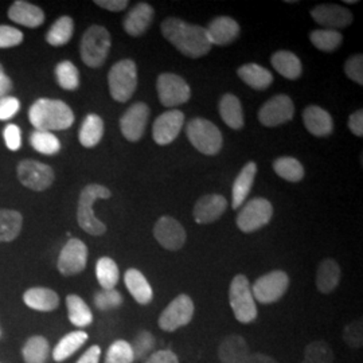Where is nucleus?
<instances>
[{"mask_svg":"<svg viewBox=\"0 0 363 363\" xmlns=\"http://www.w3.org/2000/svg\"><path fill=\"white\" fill-rule=\"evenodd\" d=\"M163 37L189 58H199L211 50L206 28L191 25L179 18H167L162 26Z\"/></svg>","mask_w":363,"mask_h":363,"instance_id":"obj_1","label":"nucleus"},{"mask_svg":"<svg viewBox=\"0 0 363 363\" xmlns=\"http://www.w3.org/2000/svg\"><path fill=\"white\" fill-rule=\"evenodd\" d=\"M28 120L35 130L52 132L65 130L74 123V113L70 106L52 99H39L28 111Z\"/></svg>","mask_w":363,"mask_h":363,"instance_id":"obj_2","label":"nucleus"},{"mask_svg":"<svg viewBox=\"0 0 363 363\" xmlns=\"http://www.w3.org/2000/svg\"><path fill=\"white\" fill-rule=\"evenodd\" d=\"M112 193L109 189L101 184H88L79 195L77 208L78 225L82 230L91 235H103L106 232V226L94 216L93 205L99 199H109Z\"/></svg>","mask_w":363,"mask_h":363,"instance_id":"obj_3","label":"nucleus"},{"mask_svg":"<svg viewBox=\"0 0 363 363\" xmlns=\"http://www.w3.org/2000/svg\"><path fill=\"white\" fill-rule=\"evenodd\" d=\"M112 39L109 31L103 26L93 25L89 27L81 39V58L89 67H100L105 64L111 50Z\"/></svg>","mask_w":363,"mask_h":363,"instance_id":"obj_4","label":"nucleus"},{"mask_svg":"<svg viewBox=\"0 0 363 363\" xmlns=\"http://www.w3.org/2000/svg\"><path fill=\"white\" fill-rule=\"evenodd\" d=\"M186 133L195 150L203 155H217L222 148L223 139L220 130L206 118L198 117L190 120L186 127Z\"/></svg>","mask_w":363,"mask_h":363,"instance_id":"obj_5","label":"nucleus"},{"mask_svg":"<svg viewBox=\"0 0 363 363\" xmlns=\"http://www.w3.org/2000/svg\"><path fill=\"white\" fill-rule=\"evenodd\" d=\"M229 300L235 319L240 323H252L257 318V306L252 294V286L245 274L234 276L229 289Z\"/></svg>","mask_w":363,"mask_h":363,"instance_id":"obj_6","label":"nucleus"},{"mask_svg":"<svg viewBox=\"0 0 363 363\" xmlns=\"http://www.w3.org/2000/svg\"><path fill=\"white\" fill-rule=\"evenodd\" d=\"M109 91L117 103H127L138 88V67L132 60H121L108 74Z\"/></svg>","mask_w":363,"mask_h":363,"instance_id":"obj_7","label":"nucleus"},{"mask_svg":"<svg viewBox=\"0 0 363 363\" xmlns=\"http://www.w3.org/2000/svg\"><path fill=\"white\" fill-rule=\"evenodd\" d=\"M272 203L265 198L250 199L237 216V226L244 233H253L272 220Z\"/></svg>","mask_w":363,"mask_h":363,"instance_id":"obj_8","label":"nucleus"},{"mask_svg":"<svg viewBox=\"0 0 363 363\" xmlns=\"http://www.w3.org/2000/svg\"><path fill=\"white\" fill-rule=\"evenodd\" d=\"M156 89L160 104L167 108L186 104L191 97L189 84L181 76L174 73L160 74L156 82Z\"/></svg>","mask_w":363,"mask_h":363,"instance_id":"obj_9","label":"nucleus"},{"mask_svg":"<svg viewBox=\"0 0 363 363\" xmlns=\"http://www.w3.org/2000/svg\"><path fill=\"white\" fill-rule=\"evenodd\" d=\"M289 286V277L283 271H273L261 276L252 286L255 300L262 304H272L286 295Z\"/></svg>","mask_w":363,"mask_h":363,"instance_id":"obj_10","label":"nucleus"},{"mask_svg":"<svg viewBox=\"0 0 363 363\" xmlns=\"http://www.w3.org/2000/svg\"><path fill=\"white\" fill-rule=\"evenodd\" d=\"M194 301L189 295H179L174 298L159 316V327L167 333L177 331L187 325L194 316Z\"/></svg>","mask_w":363,"mask_h":363,"instance_id":"obj_11","label":"nucleus"},{"mask_svg":"<svg viewBox=\"0 0 363 363\" xmlns=\"http://www.w3.org/2000/svg\"><path fill=\"white\" fill-rule=\"evenodd\" d=\"M18 179L30 190L43 191L52 186L54 171L48 164L27 159L18 164Z\"/></svg>","mask_w":363,"mask_h":363,"instance_id":"obj_12","label":"nucleus"},{"mask_svg":"<svg viewBox=\"0 0 363 363\" xmlns=\"http://www.w3.org/2000/svg\"><path fill=\"white\" fill-rule=\"evenodd\" d=\"M295 115V105L289 96L279 94L269 99L259 108V123L265 127H279L286 124Z\"/></svg>","mask_w":363,"mask_h":363,"instance_id":"obj_13","label":"nucleus"},{"mask_svg":"<svg viewBox=\"0 0 363 363\" xmlns=\"http://www.w3.org/2000/svg\"><path fill=\"white\" fill-rule=\"evenodd\" d=\"M88 262V247L78 240L72 238L62 247L57 261L58 271L64 276H73L82 272Z\"/></svg>","mask_w":363,"mask_h":363,"instance_id":"obj_14","label":"nucleus"},{"mask_svg":"<svg viewBox=\"0 0 363 363\" xmlns=\"http://www.w3.org/2000/svg\"><path fill=\"white\" fill-rule=\"evenodd\" d=\"M150 118V108L144 103H135L125 111L120 118V130L124 138L130 142L142 139Z\"/></svg>","mask_w":363,"mask_h":363,"instance_id":"obj_15","label":"nucleus"},{"mask_svg":"<svg viewBox=\"0 0 363 363\" xmlns=\"http://www.w3.org/2000/svg\"><path fill=\"white\" fill-rule=\"evenodd\" d=\"M184 124V115L178 109L167 111L157 117L152 127V138L159 145H169L181 133Z\"/></svg>","mask_w":363,"mask_h":363,"instance_id":"obj_16","label":"nucleus"},{"mask_svg":"<svg viewBox=\"0 0 363 363\" xmlns=\"http://www.w3.org/2000/svg\"><path fill=\"white\" fill-rule=\"evenodd\" d=\"M156 241L167 250H179L186 244L187 234L181 223L172 217H160L154 228Z\"/></svg>","mask_w":363,"mask_h":363,"instance_id":"obj_17","label":"nucleus"},{"mask_svg":"<svg viewBox=\"0 0 363 363\" xmlns=\"http://www.w3.org/2000/svg\"><path fill=\"white\" fill-rule=\"evenodd\" d=\"M312 19L325 26V30H335L343 28L351 25L352 13L346 7L337 4H320L315 7L311 11Z\"/></svg>","mask_w":363,"mask_h":363,"instance_id":"obj_18","label":"nucleus"},{"mask_svg":"<svg viewBox=\"0 0 363 363\" xmlns=\"http://www.w3.org/2000/svg\"><path fill=\"white\" fill-rule=\"evenodd\" d=\"M228 208V201L223 195L208 194L201 196L195 203L194 220L196 223L208 225L220 218Z\"/></svg>","mask_w":363,"mask_h":363,"instance_id":"obj_19","label":"nucleus"},{"mask_svg":"<svg viewBox=\"0 0 363 363\" xmlns=\"http://www.w3.org/2000/svg\"><path fill=\"white\" fill-rule=\"evenodd\" d=\"M206 33L211 46H225L238 38L240 25L230 16H217L210 22Z\"/></svg>","mask_w":363,"mask_h":363,"instance_id":"obj_20","label":"nucleus"},{"mask_svg":"<svg viewBox=\"0 0 363 363\" xmlns=\"http://www.w3.org/2000/svg\"><path fill=\"white\" fill-rule=\"evenodd\" d=\"M154 9L148 3H138L124 19V30L130 37H140L154 21Z\"/></svg>","mask_w":363,"mask_h":363,"instance_id":"obj_21","label":"nucleus"},{"mask_svg":"<svg viewBox=\"0 0 363 363\" xmlns=\"http://www.w3.org/2000/svg\"><path fill=\"white\" fill-rule=\"evenodd\" d=\"M303 121L307 130L318 138H325L334 130V121L331 115L316 105H310L304 109Z\"/></svg>","mask_w":363,"mask_h":363,"instance_id":"obj_22","label":"nucleus"},{"mask_svg":"<svg viewBox=\"0 0 363 363\" xmlns=\"http://www.w3.org/2000/svg\"><path fill=\"white\" fill-rule=\"evenodd\" d=\"M9 18L15 23L28 28H37L45 22V13L38 6L25 0L13 1L9 10Z\"/></svg>","mask_w":363,"mask_h":363,"instance_id":"obj_23","label":"nucleus"},{"mask_svg":"<svg viewBox=\"0 0 363 363\" xmlns=\"http://www.w3.org/2000/svg\"><path fill=\"white\" fill-rule=\"evenodd\" d=\"M249 354L247 340L240 335L225 337L218 347L220 363H245Z\"/></svg>","mask_w":363,"mask_h":363,"instance_id":"obj_24","label":"nucleus"},{"mask_svg":"<svg viewBox=\"0 0 363 363\" xmlns=\"http://www.w3.org/2000/svg\"><path fill=\"white\" fill-rule=\"evenodd\" d=\"M23 300L26 303L27 307L31 310L40 312L54 311L60 306V296L57 292L49 288H30L25 292Z\"/></svg>","mask_w":363,"mask_h":363,"instance_id":"obj_25","label":"nucleus"},{"mask_svg":"<svg viewBox=\"0 0 363 363\" xmlns=\"http://www.w3.org/2000/svg\"><path fill=\"white\" fill-rule=\"evenodd\" d=\"M257 174V164L255 162H249L241 172L237 175L235 181L233 183V199H232V208H240V206L244 205L247 195L252 190L253 182Z\"/></svg>","mask_w":363,"mask_h":363,"instance_id":"obj_26","label":"nucleus"},{"mask_svg":"<svg viewBox=\"0 0 363 363\" xmlns=\"http://www.w3.org/2000/svg\"><path fill=\"white\" fill-rule=\"evenodd\" d=\"M124 281L127 289L130 291L132 298H135L139 304H150L154 298V291L150 286L148 280L145 279L143 273L138 269H128L124 276Z\"/></svg>","mask_w":363,"mask_h":363,"instance_id":"obj_27","label":"nucleus"},{"mask_svg":"<svg viewBox=\"0 0 363 363\" xmlns=\"http://www.w3.org/2000/svg\"><path fill=\"white\" fill-rule=\"evenodd\" d=\"M237 74L255 91H265L272 85V73L267 67L257 64H247L238 67Z\"/></svg>","mask_w":363,"mask_h":363,"instance_id":"obj_28","label":"nucleus"},{"mask_svg":"<svg viewBox=\"0 0 363 363\" xmlns=\"http://www.w3.org/2000/svg\"><path fill=\"white\" fill-rule=\"evenodd\" d=\"M220 115L226 125L232 130H241L244 127L242 105L234 94H225L220 101Z\"/></svg>","mask_w":363,"mask_h":363,"instance_id":"obj_29","label":"nucleus"},{"mask_svg":"<svg viewBox=\"0 0 363 363\" xmlns=\"http://www.w3.org/2000/svg\"><path fill=\"white\" fill-rule=\"evenodd\" d=\"M104 135V121L103 118L94 113H91L85 117L81 130L78 133L79 143L85 148H93L101 142Z\"/></svg>","mask_w":363,"mask_h":363,"instance_id":"obj_30","label":"nucleus"},{"mask_svg":"<svg viewBox=\"0 0 363 363\" xmlns=\"http://www.w3.org/2000/svg\"><path fill=\"white\" fill-rule=\"evenodd\" d=\"M274 70L286 79H298L301 76L303 66L298 55L294 52L280 50L272 55Z\"/></svg>","mask_w":363,"mask_h":363,"instance_id":"obj_31","label":"nucleus"},{"mask_svg":"<svg viewBox=\"0 0 363 363\" xmlns=\"http://www.w3.org/2000/svg\"><path fill=\"white\" fill-rule=\"evenodd\" d=\"M340 280V268L337 261L328 259L320 262L316 273V286L322 294H331Z\"/></svg>","mask_w":363,"mask_h":363,"instance_id":"obj_32","label":"nucleus"},{"mask_svg":"<svg viewBox=\"0 0 363 363\" xmlns=\"http://www.w3.org/2000/svg\"><path fill=\"white\" fill-rule=\"evenodd\" d=\"M88 334L85 331H73L62 337L58 345L54 347L52 358L55 362H64L67 358H70L78 349L84 346V343L88 340Z\"/></svg>","mask_w":363,"mask_h":363,"instance_id":"obj_33","label":"nucleus"},{"mask_svg":"<svg viewBox=\"0 0 363 363\" xmlns=\"http://www.w3.org/2000/svg\"><path fill=\"white\" fill-rule=\"evenodd\" d=\"M22 223L23 218L21 213L10 208L0 210V242L15 240L22 230Z\"/></svg>","mask_w":363,"mask_h":363,"instance_id":"obj_34","label":"nucleus"},{"mask_svg":"<svg viewBox=\"0 0 363 363\" xmlns=\"http://www.w3.org/2000/svg\"><path fill=\"white\" fill-rule=\"evenodd\" d=\"M66 307H67V315L72 325L79 328L91 325L93 313L91 308L78 295H69L66 298Z\"/></svg>","mask_w":363,"mask_h":363,"instance_id":"obj_35","label":"nucleus"},{"mask_svg":"<svg viewBox=\"0 0 363 363\" xmlns=\"http://www.w3.org/2000/svg\"><path fill=\"white\" fill-rule=\"evenodd\" d=\"M73 31H74V22L70 16H61L60 19H57L50 30L46 34V40L49 45L52 46H64L66 45L72 37H73Z\"/></svg>","mask_w":363,"mask_h":363,"instance_id":"obj_36","label":"nucleus"},{"mask_svg":"<svg viewBox=\"0 0 363 363\" xmlns=\"http://www.w3.org/2000/svg\"><path fill=\"white\" fill-rule=\"evenodd\" d=\"M274 172L288 182H300L304 178V167L298 159L291 156H281L273 162Z\"/></svg>","mask_w":363,"mask_h":363,"instance_id":"obj_37","label":"nucleus"},{"mask_svg":"<svg viewBox=\"0 0 363 363\" xmlns=\"http://www.w3.org/2000/svg\"><path fill=\"white\" fill-rule=\"evenodd\" d=\"M49 352V342L43 337H30L22 349V355L26 363H46Z\"/></svg>","mask_w":363,"mask_h":363,"instance_id":"obj_38","label":"nucleus"},{"mask_svg":"<svg viewBox=\"0 0 363 363\" xmlns=\"http://www.w3.org/2000/svg\"><path fill=\"white\" fill-rule=\"evenodd\" d=\"M96 276L103 289H115L120 279L116 262L111 257H101L96 264Z\"/></svg>","mask_w":363,"mask_h":363,"instance_id":"obj_39","label":"nucleus"},{"mask_svg":"<svg viewBox=\"0 0 363 363\" xmlns=\"http://www.w3.org/2000/svg\"><path fill=\"white\" fill-rule=\"evenodd\" d=\"M30 144L35 151L43 155L52 156L60 152L61 143L58 138L52 132L34 130L30 136Z\"/></svg>","mask_w":363,"mask_h":363,"instance_id":"obj_40","label":"nucleus"},{"mask_svg":"<svg viewBox=\"0 0 363 363\" xmlns=\"http://www.w3.org/2000/svg\"><path fill=\"white\" fill-rule=\"evenodd\" d=\"M311 43L319 50L325 52H335L343 42V35L335 30H315L312 31Z\"/></svg>","mask_w":363,"mask_h":363,"instance_id":"obj_41","label":"nucleus"},{"mask_svg":"<svg viewBox=\"0 0 363 363\" xmlns=\"http://www.w3.org/2000/svg\"><path fill=\"white\" fill-rule=\"evenodd\" d=\"M55 78L58 85L65 91H76L79 86L78 69L70 61H62L57 65Z\"/></svg>","mask_w":363,"mask_h":363,"instance_id":"obj_42","label":"nucleus"},{"mask_svg":"<svg viewBox=\"0 0 363 363\" xmlns=\"http://www.w3.org/2000/svg\"><path fill=\"white\" fill-rule=\"evenodd\" d=\"M306 357L301 363H333L334 351L325 340H315L306 347Z\"/></svg>","mask_w":363,"mask_h":363,"instance_id":"obj_43","label":"nucleus"},{"mask_svg":"<svg viewBox=\"0 0 363 363\" xmlns=\"http://www.w3.org/2000/svg\"><path fill=\"white\" fill-rule=\"evenodd\" d=\"M155 345V337L150 331H140L130 345L135 361H147V358L152 354Z\"/></svg>","mask_w":363,"mask_h":363,"instance_id":"obj_44","label":"nucleus"},{"mask_svg":"<svg viewBox=\"0 0 363 363\" xmlns=\"http://www.w3.org/2000/svg\"><path fill=\"white\" fill-rule=\"evenodd\" d=\"M133 351L130 347V343L127 340L118 339L115 340L106 352L105 363H133Z\"/></svg>","mask_w":363,"mask_h":363,"instance_id":"obj_45","label":"nucleus"},{"mask_svg":"<svg viewBox=\"0 0 363 363\" xmlns=\"http://www.w3.org/2000/svg\"><path fill=\"white\" fill-rule=\"evenodd\" d=\"M123 304V296L116 289H103L96 294L94 296V306L100 311L115 310Z\"/></svg>","mask_w":363,"mask_h":363,"instance_id":"obj_46","label":"nucleus"},{"mask_svg":"<svg viewBox=\"0 0 363 363\" xmlns=\"http://www.w3.org/2000/svg\"><path fill=\"white\" fill-rule=\"evenodd\" d=\"M23 42V34L18 28L1 25L0 26V49H10Z\"/></svg>","mask_w":363,"mask_h":363,"instance_id":"obj_47","label":"nucleus"},{"mask_svg":"<svg viewBox=\"0 0 363 363\" xmlns=\"http://www.w3.org/2000/svg\"><path fill=\"white\" fill-rule=\"evenodd\" d=\"M343 339L352 349H361L363 345L362 320H355L351 325H346L343 331Z\"/></svg>","mask_w":363,"mask_h":363,"instance_id":"obj_48","label":"nucleus"},{"mask_svg":"<svg viewBox=\"0 0 363 363\" xmlns=\"http://www.w3.org/2000/svg\"><path fill=\"white\" fill-rule=\"evenodd\" d=\"M345 73L347 77L355 81L358 85H363V57L362 54H355L345 64Z\"/></svg>","mask_w":363,"mask_h":363,"instance_id":"obj_49","label":"nucleus"},{"mask_svg":"<svg viewBox=\"0 0 363 363\" xmlns=\"http://www.w3.org/2000/svg\"><path fill=\"white\" fill-rule=\"evenodd\" d=\"M3 136H4V142L9 150L11 151H18L21 148L22 144V133L21 128L15 124H9L4 130H3Z\"/></svg>","mask_w":363,"mask_h":363,"instance_id":"obj_50","label":"nucleus"},{"mask_svg":"<svg viewBox=\"0 0 363 363\" xmlns=\"http://www.w3.org/2000/svg\"><path fill=\"white\" fill-rule=\"evenodd\" d=\"M19 108H21V103L18 99L11 97V96L1 99L0 100V120H3V121L10 120L11 117L18 113Z\"/></svg>","mask_w":363,"mask_h":363,"instance_id":"obj_51","label":"nucleus"},{"mask_svg":"<svg viewBox=\"0 0 363 363\" xmlns=\"http://www.w3.org/2000/svg\"><path fill=\"white\" fill-rule=\"evenodd\" d=\"M145 363H179V359L177 354L171 350H159L152 352Z\"/></svg>","mask_w":363,"mask_h":363,"instance_id":"obj_52","label":"nucleus"},{"mask_svg":"<svg viewBox=\"0 0 363 363\" xmlns=\"http://www.w3.org/2000/svg\"><path fill=\"white\" fill-rule=\"evenodd\" d=\"M99 7L108 10V11H113V13H118L123 11L128 7V1L127 0H96L94 1Z\"/></svg>","mask_w":363,"mask_h":363,"instance_id":"obj_53","label":"nucleus"},{"mask_svg":"<svg viewBox=\"0 0 363 363\" xmlns=\"http://www.w3.org/2000/svg\"><path fill=\"white\" fill-rule=\"evenodd\" d=\"M349 128L351 132L358 136L362 138L363 136V111L359 109L357 112H354L349 118Z\"/></svg>","mask_w":363,"mask_h":363,"instance_id":"obj_54","label":"nucleus"},{"mask_svg":"<svg viewBox=\"0 0 363 363\" xmlns=\"http://www.w3.org/2000/svg\"><path fill=\"white\" fill-rule=\"evenodd\" d=\"M101 357L100 346H91L82 354V357L78 359L77 363H99Z\"/></svg>","mask_w":363,"mask_h":363,"instance_id":"obj_55","label":"nucleus"},{"mask_svg":"<svg viewBox=\"0 0 363 363\" xmlns=\"http://www.w3.org/2000/svg\"><path fill=\"white\" fill-rule=\"evenodd\" d=\"M13 88V82H11V78L9 76H6L4 73L0 74V100L7 97V93L11 91Z\"/></svg>","mask_w":363,"mask_h":363,"instance_id":"obj_56","label":"nucleus"},{"mask_svg":"<svg viewBox=\"0 0 363 363\" xmlns=\"http://www.w3.org/2000/svg\"><path fill=\"white\" fill-rule=\"evenodd\" d=\"M245 363H279L276 359H273L272 357H268L265 354L261 352H255V354H249L247 362Z\"/></svg>","mask_w":363,"mask_h":363,"instance_id":"obj_57","label":"nucleus"},{"mask_svg":"<svg viewBox=\"0 0 363 363\" xmlns=\"http://www.w3.org/2000/svg\"><path fill=\"white\" fill-rule=\"evenodd\" d=\"M345 3H346V4H355L357 0H345Z\"/></svg>","mask_w":363,"mask_h":363,"instance_id":"obj_58","label":"nucleus"},{"mask_svg":"<svg viewBox=\"0 0 363 363\" xmlns=\"http://www.w3.org/2000/svg\"><path fill=\"white\" fill-rule=\"evenodd\" d=\"M4 72H3V66H1V64H0V74H3Z\"/></svg>","mask_w":363,"mask_h":363,"instance_id":"obj_59","label":"nucleus"},{"mask_svg":"<svg viewBox=\"0 0 363 363\" xmlns=\"http://www.w3.org/2000/svg\"><path fill=\"white\" fill-rule=\"evenodd\" d=\"M0 335H1V333H0Z\"/></svg>","mask_w":363,"mask_h":363,"instance_id":"obj_60","label":"nucleus"}]
</instances>
